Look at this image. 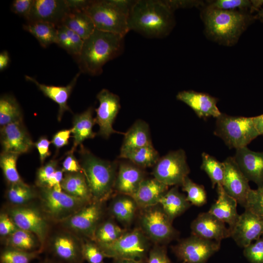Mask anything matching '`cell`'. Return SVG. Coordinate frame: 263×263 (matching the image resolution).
<instances>
[{
	"label": "cell",
	"mask_w": 263,
	"mask_h": 263,
	"mask_svg": "<svg viewBox=\"0 0 263 263\" xmlns=\"http://www.w3.org/2000/svg\"><path fill=\"white\" fill-rule=\"evenodd\" d=\"M174 24L173 11L164 0H136L128 17L130 31L150 38L166 37Z\"/></svg>",
	"instance_id": "obj_1"
},
{
	"label": "cell",
	"mask_w": 263,
	"mask_h": 263,
	"mask_svg": "<svg viewBox=\"0 0 263 263\" xmlns=\"http://www.w3.org/2000/svg\"><path fill=\"white\" fill-rule=\"evenodd\" d=\"M124 49V37L95 29L84 40L81 52L75 57L80 72L97 76L108 61L120 56Z\"/></svg>",
	"instance_id": "obj_2"
},
{
	"label": "cell",
	"mask_w": 263,
	"mask_h": 263,
	"mask_svg": "<svg viewBox=\"0 0 263 263\" xmlns=\"http://www.w3.org/2000/svg\"><path fill=\"white\" fill-rule=\"evenodd\" d=\"M202 18L207 34L225 45H234L255 17L244 11L224 10L207 6Z\"/></svg>",
	"instance_id": "obj_3"
},
{
	"label": "cell",
	"mask_w": 263,
	"mask_h": 263,
	"mask_svg": "<svg viewBox=\"0 0 263 263\" xmlns=\"http://www.w3.org/2000/svg\"><path fill=\"white\" fill-rule=\"evenodd\" d=\"M80 164L93 201L102 202L114 189L116 163L99 158L81 146Z\"/></svg>",
	"instance_id": "obj_4"
},
{
	"label": "cell",
	"mask_w": 263,
	"mask_h": 263,
	"mask_svg": "<svg viewBox=\"0 0 263 263\" xmlns=\"http://www.w3.org/2000/svg\"><path fill=\"white\" fill-rule=\"evenodd\" d=\"M214 133L229 148L236 150L246 147L260 135L253 117L233 116L222 113L216 118Z\"/></svg>",
	"instance_id": "obj_5"
},
{
	"label": "cell",
	"mask_w": 263,
	"mask_h": 263,
	"mask_svg": "<svg viewBox=\"0 0 263 263\" xmlns=\"http://www.w3.org/2000/svg\"><path fill=\"white\" fill-rule=\"evenodd\" d=\"M85 11L97 30L123 37L130 31L129 14L115 5L112 0H90Z\"/></svg>",
	"instance_id": "obj_6"
},
{
	"label": "cell",
	"mask_w": 263,
	"mask_h": 263,
	"mask_svg": "<svg viewBox=\"0 0 263 263\" xmlns=\"http://www.w3.org/2000/svg\"><path fill=\"white\" fill-rule=\"evenodd\" d=\"M106 257L144 261L149 252V239L142 230L126 231L114 242L98 245Z\"/></svg>",
	"instance_id": "obj_7"
},
{
	"label": "cell",
	"mask_w": 263,
	"mask_h": 263,
	"mask_svg": "<svg viewBox=\"0 0 263 263\" xmlns=\"http://www.w3.org/2000/svg\"><path fill=\"white\" fill-rule=\"evenodd\" d=\"M39 196L43 212L52 220L62 222L87 205L62 191L39 187Z\"/></svg>",
	"instance_id": "obj_8"
},
{
	"label": "cell",
	"mask_w": 263,
	"mask_h": 263,
	"mask_svg": "<svg viewBox=\"0 0 263 263\" xmlns=\"http://www.w3.org/2000/svg\"><path fill=\"white\" fill-rule=\"evenodd\" d=\"M189 172L186 153L179 149L160 158L154 166L152 175L168 186H181Z\"/></svg>",
	"instance_id": "obj_9"
},
{
	"label": "cell",
	"mask_w": 263,
	"mask_h": 263,
	"mask_svg": "<svg viewBox=\"0 0 263 263\" xmlns=\"http://www.w3.org/2000/svg\"><path fill=\"white\" fill-rule=\"evenodd\" d=\"M140 217L142 230L149 239L157 243H167L174 239L177 231L161 206L158 204L143 209Z\"/></svg>",
	"instance_id": "obj_10"
},
{
	"label": "cell",
	"mask_w": 263,
	"mask_h": 263,
	"mask_svg": "<svg viewBox=\"0 0 263 263\" xmlns=\"http://www.w3.org/2000/svg\"><path fill=\"white\" fill-rule=\"evenodd\" d=\"M221 242L195 235L182 239L173 248L183 263H206L220 248Z\"/></svg>",
	"instance_id": "obj_11"
},
{
	"label": "cell",
	"mask_w": 263,
	"mask_h": 263,
	"mask_svg": "<svg viewBox=\"0 0 263 263\" xmlns=\"http://www.w3.org/2000/svg\"><path fill=\"white\" fill-rule=\"evenodd\" d=\"M102 202L93 201L62 221L63 226L90 238L92 241L102 215Z\"/></svg>",
	"instance_id": "obj_12"
},
{
	"label": "cell",
	"mask_w": 263,
	"mask_h": 263,
	"mask_svg": "<svg viewBox=\"0 0 263 263\" xmlns=\"http://www.w3.org/2000/svg\"><path fill=\"white\" fill-rule=\"evenodd\" d=\"M8 214L19 229L34 234L43 244L46 238L48 224L45 216L39 209L25 205L15 207Z\"/></svg>",
	"instance_id": "obj_13"
},
{
	"label": "cell",
	"mask_w": 263,
	"mask_h": 263,
	"mask_svg": "<svg viewBox=\"0 0 263 263\" xmlns=\"http://www.w3.org/2000/svg\"><path fill=\"white\" fill-rule=\"evenodd\" d=\"M99 106L95 111V123L99 126L98 134L108 138L111 134L120 133L114 130L113 124L120 109V98L106 89L97 94Z\"/></svg>",
	"instance_id": "obj_14"
},
{
	"label": "cell",
	"mask_w": 263,
	"mask_h": 263,
	"mask_svg": "<svg viewBox=\"0 0 263 263\" xmlns=\"http://www.w3.org/2000/svg\"><path fill=\"white\" fill-rule=\"evenodd\" d=\"M0 144L2 152L19 155L29 152L35 146L22 120L0 127Z\"/></svg>",
	"instance_id": "obj_15"
},
{
	"label": "cell",
	"mask_w": 263,
	"mask_h": 263,
	"mask_svg": "<svg viewBox=\"0 0 263 263\" xmlns=\"http://www.w3.org/2000/svg\"><path fill=\"white\" fill-rule=\"evenodd\" d=\"M71 12L66 0H34L27 22H43L56 27L62 24Z\"/></svg>",
	"instance_id": "obj_16"
},
{
	"label": "cell",
	"mask_w": 263,
	"mask_h": 263,
	"mask_svg": "<svg viewBox=\"0 0 263 263\" xmlns=\"http://www.w3.org/2000/svg\"><path fill=\"white\" fill-rule=\"evenodd\" d=\"M223 163L225 167L223 188L244 207L248 194L251 189L249 181L240 169L234 157H227Z\"/></svg>",
	"instance_id": "obj_17"
},
{
	"label": "cell",
	"mask_w": 263,
	"mask_h": 263,
	"mask_svg": "<svg viewBox=\"0 0 263 263\" xmlns=\"http://www.w3.org/2000/svg\"><path fill=\"white\" fill-rule=\"evenodd\" d=\"M263 235V218L245 209L231 231L236 244L245 247Z\"/></svg>",
	"instance_id": "obj_18"
},
{
	"label": "cell",
	"mask_w": 263,
	"mask_h": 263,
	"mask_svg": "<svg viewBox=\"0 0 263 263\" xmlns=\"http://www.w3.org/2000/svg\"><path fill=\"white\" fill-rule=\"evenodd\" d=\"M190 228L192 235L218 242L231 235L230 230L225 224L208 211L200 213L191 222Z\"/></svg>",
	"instance_id": "obj_19"
},
{
	"label": "cell",
	"mask_w": 263,
	"mask_h": 263,
	"mask_svg": "<svg viewBox=\"0 0 263 263\" xmlns=\"http://www.w3.org/2000/svg\"><path fill=\"white\" fill-rule=\"evenodd\" d=\"M233 157L249 181L258 187L263 186V152L253 151L246 146L236 149Z\"/></svg>",
	"instance_id": "obj_20"
},
{
	"label": "cell",
	"mask_w": 263,
	"mask_h": 263,
	"mask_svg": "<svg viewBox=\"0 0 263 263\" xmlns=\"http://www.w3.org/2000/svg\"><path fill=\"white\" fill-rule=\"evenodd\" d=\"M176 98L190 107L199 118H217L221 113L217 106V98L208 94L194 91L179 92Z\"/></svg>",
	"instance_id": "obj_21"
},
{
	"label": "cell",
	"mask_w": 263,
	"mask_h": 263,
	"mask_svg": "<svg viewBox=\"0 0 263 263\" xmlns=\"http://www.w3.org/2000/svg\"><path fill=\"white\" fill-rule=\"evenodd\" d=\"M54 254L67 263H80L83 260L82 243L68 233L55 236L51 242Z\"/></svg>",
	"instance_id": "obj_22"
},
{
	"label": "cell",
	"mask_w": 263,
	"mask_h": 263,
	"mask_svg": "<svg viewBox=\"0 0 263 263\" xmlns=\"http://www.w3.org/2000/svg\"><path fill=\"white\" fill-rule=\"evenodd\" d=\"M81 73H78L66 86H57L47 85L38 82L35 78L25 75L27 81L34 83L43 94L55 102L59 106L57 119L60 121L66 111H71L68 101Z\"/></svg>",
	"instance_id": "obj_23"
},
{
	"label": "cell",
	"mask_w": 263,
	"mask_h": 263,
	"mask_svg": "<svg viewBox=\"0 0 263 263\" xmlns=\"http://www.w3.org/2000/svg\"><path fill=\"white\" fill-rule=\"evenodd\" d=\"M217 199L208 211L225 224H227L231 231L240 215L237 209L238 203L225 192L222 185L217 186Z\"/></svg>",
	"instance_id": "obj_24"
},
{
	"label": "cell",
	"mask_w": 263,
	"mask_h": 263,
	"mask_svg": "<svg viewBox=\"0 0 263 263\" xmlns=\"http://www.w3.org/2000/svg\"><path fill=\"white\" fill-rule=\"evenodd\" d=\"M141 169L134 164L121 163L117 172L114 189L123 195L132 197L145 179Z\"/></svg>",
	"instance_id": "obj_25"
},
{
	"label": "cell",
	"mask_w": 263,
	"mask_h": 263,
	"mask_svg": "<svg viewBox=\"0 0 263 263\" xmlns=\"http://www.w3.org/2000/svg\"><path fill=\"white\" fill-rule=\"evenodd\" d=\"M168 187L155 178L144 179L132 197L138 207L144 209L158 205Z\"/></svg>",
	"instance_id": "obj_26"
},
{
	"label": "cell",
	"mask_w": 263,
	"mask_h": 263,
	"mask_svg": "<svg viewBox=\"0 0 263 263\" xmlns=\"http://www.w3.org/2000/svg\"><path fill=\"white\" fill-rule=\"evenodd\" d=\"M152 145L148 124L138 120L124 133L119 157L137 149Z\"/></svg>",
	"instance_id": "obj_27"
},
{
	"label": "cell",
	"mask_w": 263,
	"mask_h": 263,
	"mask_svg": "<svg viewBox=\"0 0 263 263\" xmlns=\"http://www.w3.org/2000/svg\"><path fill=\"white\" fill-rule=\"evenodd\" d=\"M93 108L90 107L83 112L74 115L73 118L72 133L73 145L70 150L75 151L77 146L85 140L94 138L96 133L93 132V126L95 123L93 117Z\"/></svg>",
	"instance_id": "obj_28"
},
{
	"label": "cell",
	"mask_w": 263,
	"mask_h": 263,
	"mask_svg": "<svg viewBox=\"0 0 263 263\" xmlns=\"http://www.w3.org/2000/svg\"><path fill=\"white\" fill-rule=\"evenodd\" d=\"M62 190L88 204L93 202L92 197L82 171L66 173L61 183Z\"/></svg>",
	"instance_id": "obj_29"
},
{
	"label": "cell",
	"mask_w": 263,
	"mask_h": 263,
	"mask_svg": "<svg viewBox=\"0 0 263 263\" xmlns=\"http://www.w3.org/2000/svg\"><path fill=\"white\" fill-rule=\"evenodd\" d=\"M159 204L172 221L191 206L185 195L179 192L178 186L168 189L161 198Z\"/></svg>",
	"instance_id": "obj_30"
},
{
	"label": "cell",
	"mask_w": 263,
	"mask_h": 263,
	"mask_svg": "<svg viewBox=\"0 0 263 263\" xmlns=\"http://www.w3.org/2000/svg\"><path fill=\"white\" fill-rule=\"evenodd\" d=\"M62 24L77 34L85 40L95 30V25L85 10L71 11Z\"/></svg>",
	"instance_id": "obj_31"
},
{
	"label": "cell",
	"mask_w": 263,
	"mask_h": 263,
	"mask_svg": "<svg viewBox=\"0 0 263 263\" xmlns=\"http://www.w3.org/2000/svg\"><path fill=\"white\" fill-rule=\"evenodd\" d=\"M138 207L132 197L122 194L113 200L110 206V211L118 221L128 224L132 221Z\"/></svg>",
	"instance_id": "obj_32"
},
{
	"label": "cell",
	"mask_w": 263,
	"mask_h": 263,
	"mask_svg": "<svg viewBox=\"0 0 263 263\" xmlns=\"http://www.w3.org/2000/svg\"><path fill=\"white\" fill-rule=\"evenodd\" d=\"M23 28L32 35L43 48L56 43L57 30L55 25L43 22H27L23 25Z\"/></svg>",
	"instance_id": "obj_33"
},
{
	"label": "cell",
	"mask_w": 263,
	"mask_h": 263,
	"mask_svg": "<svg viewBox=\"0 0 263 263\" xmlns=\"http://www.w3.org/2000/svg\"><path fill=\"white\" fill-rule=\"evenodd\" d=\"M56 43L74 57L80 54L84 40L63 24L57 26Z\"/></svg>",
	"instance_id": "obj_34"
},
{
	"label": "cell",
	"mask_w": 263,
	"mask_h": 263,
	"mask_svg": "<svg viewBox=\"0 0 263 263\" xmlns=\"http://www.w3.org/2000/svg\"><path fill=\"white\" fill-rule=\"evenodd\" d=\"M21 107L15 97L10 94H4L0 98V126L22 120Z\"/></svg>",
	"instance_id": "obj_35"
},
{
	"label": "cell",
	"mask_w": 263,
	"mask_h": 263,
	"mask_svg": "<svg viewBox=\"0 0 263 263\" xmlns=\"http://www.w3.org/2000/svg\"><path fill=\"white\" fill-rule=\"evenodd\" d=\"M6 244L7 247L31 252L37 251V248L41 244L34 234L18 228L7 237Z\"/></svg>",
	"instance_id": "obj_36"
},
{
	"label": "cell",
	"mask_w": 263,
	"mask_h": 263,
	"mask_svg": "<svg viewBox=\"0 0 263 263\" xmlns=\"http://www.w3.org/2000/svg\"><path fill=\"white\" fill-rule=\"evenodd\" d=\"M122 158L128 159L139 168H145L154 166L160 158L157 151L150 145L132 151Z\"/></svg>",
	"instance_id": "obj_37"
},
{
	"label": "cell",
	"mask_w": 263,
	"mask_h": 263,
	"mask_svg": "<svg viewBox=\"0 0 263 263\" xmlns=\"http://www.w3.org/2000/svg\"><path fill=\"white\" fill-rule=\"evenodd\" d=\"M36 196L37 193L34 188L23 181L10 184L6 191V196L9 201L18 206L26 205Z\"/></svg>",
	"instance_id": "obj_38"
},
{
	"label": "cell",
	"mask_w": 263,
	"mask_h": 263,
	"mask_svg": "<svg viewBox=\"0 0 263 263\" xmlns=\"http://www.w3.org/2000/svg\"><path fill=\"white\" fill-rule=\"evenodd\" d=\"M201 169L209 177L212 188L218 185H222L225 173L223 162H221L214 157L206 152H203Z\"/></svg>",
	"instance_id": "obj_39"
},
{
	"label": "cell",
	"mask_w": 263,
	"mask_h": 263,
	"mask_svg": "<svg viewBox=\"0 0 263 263\" xmlns=\"http://www.w3.org/2000/svg\"><path fill=\"white\" fill-rule=\"evenodd\" d=\"M125 232L114 222L107 221L99 224L93 241L98 245L109 244L116 241Z\"/></svg>",
	"instance_id": "obj_40"
},
{
	"label": "cell",
	"mask_w": 263,
	"mask_h": 263,
	"mask_svg": "<svg viewBox=\"0 0 263 263\" xmlns=\"http://www.w3.org/2000/svg\"><path fill=\"white\" fill-rule=\"evenodd\" d=\"M19 155L2 152L0 156V167L4 177L10 184L23 182L17 168V162Z\"/></svg>",
	"instance_id": "obj_41"
},
{
	"label": "cell",
	"mask_w": 263,
	"mask_h": 263,
	"mask_svg": "<svg viewBox=\"0 0 263 263\" xmlns=\"http://www.w3.org/2000/svg\"><path fill=\"white\" fill-rule=\"evenodd\" d=\"M263 0H218L210 2L207 5L211 7L224 10H237L244 11L249 9L250 13L258 10Z\"/></svg>",
	"instance_id": "obj_42"
},
{
	"label": "cell",
	"mask_w": 263,
	"mask_h": 263,
	"mask_svg": "<svg viewBox=\"0 0 263 263\" xmlns=\"http://www.w3.org/2000/svg\"><path fill=\"white\" fill-rule=\"evenodd\" d=\"M181 186L182 190L187 193V200L191 204L201 207L207 203V193L202 185L194 183L188 176Z\"/></svg>",
	"instance_id": "obj_43"
},
{
	"label": "cell",
	"mask_w": 263,
	"mask_h": 263,
	"mask_svg": "<svg viewBox=\"0 0 263 263\" xmlns=\"http://www.w3.org/2000/svg\"><path fill=\"white\" fill-rule=\"evenodd\" d=\"M38 253V251L30 252L7 247L1 253L0 263H30Z\"/></svg>",
	"instance_id": "obj_44"
},
{
	"label": "cell",
	"mask_w": 263,
	"mask_h": 263,
	"mask_svg": "<svg viewBox=\"0 0 263 263\" xmlns=\"http://www.w3.org/2000/svg\"><path fill=\"white\" fill-rule=\"evenodd\" d=\"M244 208L263 218V186L250 189Z\"/></svg>",
	"instance_id": "obj_45"
},
{
	"label": "cell",
	"mask_w": 263,
	"mask_h": 263,
	"mask_svg": "<svg viewBox=\"0 0 263 263\" xmlns=\"http://www.w3.org/2000/svg\"><path fill=\"white\" fill-rule=\"evenodd\" d=\"M82 254L88 263H102L106 257L99 245L91 241L82 243Z\"/></svg>",
	"instance_id": "obj_46"
},
{
	"label": "cell",
	"mask_w": 263,
	"mask_h": 263,
	"mask_svg": "<svg viewBox=\"0 0 263 263\" xmlns=\"http://www.w3.org/2000/svg\"><path fill=\"white\" fill-rule=\"evenodd\" d=\"M244 248V255L249 263H263V235Z\"/></svg>",
	"instance_id": "obj_47"
},
{
	"label": "cell",
	"mask_w": 263,
	"mask_h": 263,
	"mask_svg": "<svg viewBox=\"0 0 263 263\" xmlns=\"http://www.w3.org/2000/svg\"><path fill=\"white\" fill-rule=\"evenodd\" d=\"M57 161L52 159L38 169L36 183L39 187L46 186L48 181L57 170Z\"/></svg>",
	"instance_id": "obj_48"
},
{
	"label": "cell",
	"mask_w": 263,
	"mask_h": 263,
	"mask_svg": "<svg viewBox=\"0 0 263 263\" xmlns=\"http://www.w3.org/2000/svg\"><path fill=\"white\" fill-rule=\"evenodd\" d=\"M19 228L8 213H1L0 215V235L8 237Z\"/></svg>",
	"instance_id": "obj_49"
},
{
	"label": "cell",
	"mask_w": 263,
	"mask_h": 263,
	"mask_svg": "<svg viewBox=\"0 0 263 263\" xmlns=\"http://www.w3.org/2000/svg\"><path fill=\"white\" fill-rule=\"evenodd\" d=\"M33 3L34 0H15L12 2L11 9L15 14L26 19L32 9Z\"/></svg>",
	"instance_id": "obj_50"
},
{
	"label": "cell",
	"mask_w": 263,
	"mask_h": 263,
	"mask_svg": "<svg viewBox=\"0 0 263 263\" xmlns=\"http://www.w3.org/2000/svg\"><path fill=\"white\" fill-rule=\"evenodd\" d=\"M147 263H171L166 250L159 246L153 247L149 252Z\"/></svg>",
	"instance_id": "obj_51"
},
{
	"label": "cell",
	"mask_w": 263,
	"mask_h": 263,
	"mask_svg": "<svg viewBox=\"0 0 263 263\" xmlns=\"http://www.w3.org/2000/svg\"><path fill=\"white\" fill-rule=\"evenodd\" d=\"M66 173H74L82 171L80 162L74 156V152L69 151L62 162V168Z\"/></svg>",
	"instance_id": "obj_52"
},
{
	"label": "cell",
	"mask_w": 263,
	"mask_h": 263,
	"mask_svg": "<svg viewBox=\"0 0 263 263\" xmlns=\"http://www.w3.org/2000/svg\"><path fill=\"white\" fill-rule=\"evenodd\" d=\"M72 129L62 130L56 132L53 136L51 143L57 150L68 145Z\"/></svg>",
	"instance_id": "obj_53"
},
{
	"label": "cell",
	"mask_w": 263,
	"mask_h": 263,
	"mask_svg": "<svg viewBox=\"0 0 263 263\" xmlns=\"http://www.w3.org/2000/svg\"><path fill=\"white\" fill-rule=\"evenodd\" d=\"M51 143V142L44 136H41L35 143V147L38 150L40 161L41 164H43L46 158L51 155V152L49 150Z\"/></svg>",
	"instance_id": "obj_54"
},
{
	"label": "cell",
	"mask_w": 263,
	"mask_h": 263,
	"mask_svg": "<svg viewBox=\"0 0 263 263\" xmlns=\"http://www.w3.org/2000/svg\"><path fill=\"white\" fill-rule=\"evenodd\" d=\"M170 9L174 10L179 8H185L197 5L199 2L190 0H164Z\"/></svg>",
	"instance_id": "obj_55"
},
{
	"label": "cell",
	"mask_w": 263,
	"mask_h": 263,
	"mask_svg": "<svg viewBox=\"0 0 263 263\" xmlns=\"http://www.w3.org/2000/svg\"><path fill=\"white\" fill-rule=\"evenodd\" d=\"M71 11L85 10L90 0H66Z\"/></svg>",
	"instance_id": "obj_56"
},
{
	"label": "cell",
	"mask_w": 263,
	"mask_h": 263,
	"mask_svg": "<svg viewBox=\"0 0 263 263\" xmlns=\"http://www.w3.org/2000/svg\"><path fill=\"white\" fill-rule=\"evenodd\" d=\"M10 59L8 52L3 51L0 53V71L1 72L8 66Z\"/></svg>",
	"instance_id": "obj_57"
},
{
	"label": "cell",
	"mask_w": 263,
	"mask_h": 263,
	"mask_svg": "<svg viewBox=\"0 0 263 263\" xmlns=\"http://www.w3.org/2000/svg\"><path fill=\"white\" fill-rule=\"evenodd\" d=\"M256 128L260 135H263V114L253 117Z\"/></svg>",
	"instance_id": "obj_58"
},
{
	"label": "cell",
	"mask_w": 263,
	"mask_h": 263,
	"mask_svg": "<svg viewBox=\"0 0 263 263\" xmlns=\"http://www.w3.org/2000/svg\"><path fill=\"white\" fill-rule=\"evenodd\" d=\"M114 263H145L144 261L128 260V259H116L114 260Z\"/></svg>",
	"instance_id": "obj_59"
},
{
	"label": "cell",
	"mask_w": 263,
	"mask_h": 263,
	"mask_svg": "<svg viewBox=\"0 0 263 263\" xmlns=\"http://www.w3.org/2000/svg\"><path fill=\"white\" fill-rule=\"evenodd\" d=\"M257 18H259L261 21L263 22V9L259 10Z\"/></svg>",
	"instance_id": "obj_60"
},
{
	"label": "cell",
	"mask_w": 263,
	"mask_h": 263,
	"mask_svg": "<svg viewBox=\"0 0 263 263\" xmlns=\"http://www.w3.org/2000/svg\"></svg>",
	"instance_id": "obj_61"
},
{
	"label": "cell",
	"mask_w": 263,
	"mask_h": 263,
	"mask_svg": "<svg viewBox=\"0 0 263 263\" xmlns=\"http://www.w3.org/2000/svg\"></svg>",
	"instance_id": "obj_62"
},
{
	"label": "cell",
	"mask_w": 263,
	"mask_h": 263,
	"mask_svg": "<svg viewBox=\"0 0 263 263\" xmlns=\"http://www.w3.org/2000/svg\"></svg>",
	"instance_id": "obj_63"
}]
</instances>
